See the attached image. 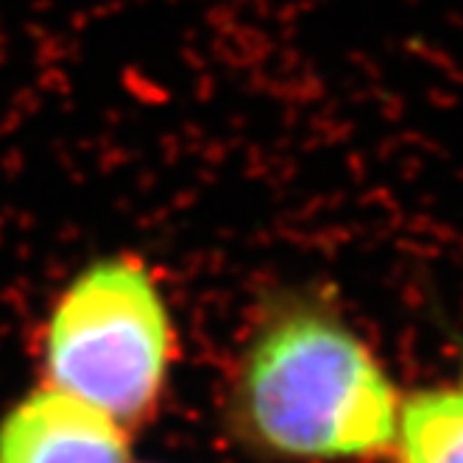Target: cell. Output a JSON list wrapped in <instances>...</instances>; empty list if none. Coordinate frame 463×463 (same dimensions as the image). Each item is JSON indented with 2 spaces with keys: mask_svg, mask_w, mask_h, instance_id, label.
<instances>
[{
  "mask_svg": "<svg viewBox=\"0 0 463 463\" xmlns=\"http://www.w3.org/2000/svg\"><path fill=\"white\" fill-rule=\"evenodd\" d=\"M241 408L260 444L302 460L377 455L393 444L400 419L374 354L318 313H288L257 335Z\"/></svg>",
  "mask_w": 463,
  "mask_h": 463,
  "instance_id": "1",
  "label": "cell"
},
{
  "mask_svg": "<svg viewBox=\"0 0 463 463\" xmlns=\"http://www.w3.org/2000/svg\"><path fill=\"white\" fill-rule=\"evenodd\" d=\"M174 352L162 296L140 262L104 260L61 293L45 333L53 388L135 424L156 405Z\"/></svg>",
  "mask_w": 463,
  "mask_h": 463,
  "instance_id": "2",
  "label": "cell"
},
{
  "mask_svg": "<svg viewBox=\"0 0 463 463\" xmlns=\"http://www.w3.org/2000/svg\"><path fill=\"white\" fill-rule=\"evenodd\" d=\"M0 463H128V444L123 424L51 385L0 421Z\"/></svg>",
  "mask_w": 463,
  "mask_h": 463,
  "instance_id": "3",
  "label": "cell"
},
{
  "mask_svg": "<svg viewBox=\"0 0 463 463\" xmlns=\"http://www.w3.org/2000/svg\"><path fill=\"white\" fill-rule=\"evenodd\" d=\"M393 444L402 463H463V391L413 393L400 405Z\"/></svg>",
  "mask_w": 463,
  "mask_h": 463,
  "instance_id": "4",
  "label": "cell"
}]
</instances>
